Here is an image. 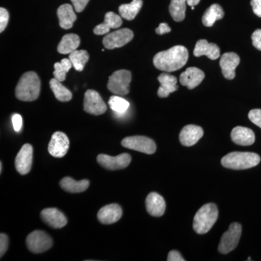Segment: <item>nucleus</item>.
I'll use <instances>...</instances> for the list:
<instances>
[{"mask_svg":"<svg viewBox=\"0 0 261 261\" xmlns=\"http://www.w3.org/2000/svg\"><path fill=\"white\" fill-rule=\"evenodd\" d=\"M233 143L241 146H250L255 142V136L253 130L247 127L237 126L231 133Z\"/></svg>","mask_w":261,"mask_h":261,"instance_id":"412c9836","label":"nucleus"},{"mask_svg":"<svg viewBox=\"0 0 261 261\" xmlns=\"http://www.w3.org/2000/svg\"><path fill=\"white\" fill-rule=\"evenodd\" d=\"M41 82L35 72L29 71L24 73L15 88V96L19 100L33 102L39 97L40 94Z\"/></svg>","mask_w":261,"mask_h":261,"instance_id":"f03ea898","label":"nucleus"},{"mask_svg":"<svg viewBox=\"0 0 261 261\" xmlns=\"http://www.w3.org/2000/svg\"><path fill=\"white\" fill-rule=\"evenodd\" d=\"M252 40L254 47L261 51V29H257L253 32Z\"/></svg>","mask_w":261,"mask_h":261,"instance_id":"4c0bfd02","label":"nucleus"},{"mask_svg":"<svg viewBox=\"0 0 261 261\" xmlns=\"http://www.w3.org/2000/svg\"><path fill=\"white\" fill-rule=\"evenodd\" d=\"M200 0H187V4L190 7L196 6L200 3Z\"/></svg>","mask_w":261,"mask_h":261,"instance_id":"37998d69","label":"nucleus"},{"mask_svg":"<svg viewBox=\"0 0 261 261\" xmlns=\"http://www.w3.org/2000/svg\"><path fill=\"white\" fill-rule=\"evenodd\" d=\"M32 162L33 147L29 144H25L15 158V168L20 174H27L32 169Z\"/></svg>","mask_w":261,"mask_h":261,"instance_id":"ddd939ff","label":"nucleus"},{"mask_svg":"<svg viewBox=\"0 0 261 261\" xmlns=\"http://www.w3.org/2000/svg\"><path fill=\"white\" fill-rule=\"evenodd\" d=\"M73 6L69 4L62 5L57 10V15L59 20V25L62 29H70L73 27L76 20V15Z\"/></svg>","mask_w":261,"mask_h":261,"instance_id":"b1692460","label":"nucleus"},{"mask_svg":"<svg viewBox=\"0 0 261 261\" xmlns=\"http://www.w3.org/2000/svg\"><path fill=\"white\" fill-rule=\"evenodd\" d=\"M9 21V13L4 8H0V32H3Z\"/></svg>","mask_w":261,"mask_h":261,"instance_id":"72a5a7b5","label":"nucleus"},{"mask_svg":"<svg viewBox=\"0 0 261 261\" xmlns=\"http://www.w3.org/2000/svg\"><path fill=\"white\" fill-rule=\"evenodd\" d=\"M70 142L65 134L56 132L51 136L50 142L48 145V152L55 158H63L68 152Z\"/></svg>","mask_w":261,"mask_h":261,"instance_id":"f8f14e48","label":"nucleus"},{"mask_svg":"<svg viewBox=\"0 0 261 261\" xmlns=\"http://www.w3.org/2000/svg\"><path fill=\"white\" fill-rule=\"evenodd\" d=\"M121 16L116 14L113 12H108L105 15L104 22L99 24L94 29L96 35H105L110 32L111 29L120 28L122 25Z\"/></svg>","mask_w":261,"mask_h":261,"instance_id":"aec40b11","label":"nucleus"},{"mask_svg":"<svg viewBox=\"0 0 261 261\" xmlns=\"http://www.w3.org/2000/svg\"><path fill=\"white\" fill-rule=\"evenodd\" d=\"M25 243L29 251L33 253H42L53 246V240L47 233L37 230L29 233Z\"/></svg>","mask_w":261,"mask_h":261,"instance_id":"0eeeda50","label":"nucleus"},{"mask_svg":"<svg viewBox=\"0 0 261 261\" xmlns=\"http://www.w3.org/2000/svg\"><path fill=\"white\" fill-rule=\"evenodd\" d=\"M8 243L9 240L8 236L5 233H2L0 234V256L3 257L8 250Z\"/></svg>","mask_w":261,"mask_h":261,"instance_id":"c9c22d12","label":"nucleus"},{"mask_svg":"<svg viewBox=\"0 0 261 261\" xmlns=\"http://www.w3.org/2000/svg\"><path fill=\"white\" fill-rule=\"evenodd\" d=\"M60 186L63 190L70 193H80L88 189L89 181L84 179L77 181L69 176H66L60 181Z\"/></svg>","mask_w":261,"mask_h":261,"instance_id":"a878e982","label":"nucleus"},{"mask_svg":"<svg viewBox=\"0 0 261 261\" xmlns=\"http://www.w3.org/2000/svg\"><path fill=\"white\" fill-rule=\"evenodd\" d=\"M84 110L89 114L99 116L106 112L107 106L97 92L89 89L84 95Z\"/></svg>","mask_w":261,"mask_h":261,"instance_id":"9d476101","label":"nucleus"},{"mask_svg":"<svg viewBox=\"0 0 261 261\" xmlns=\"http://www.w3.org/2000/svg\"><path fill=\"white\" fill-rule=\"evenodd\" d=\"M80 45V38L74 34H68L65 35L58 44V51L60 54H70Z\"/></svg>","mask_w":261,"mask_h":261,"instance_id":"393cba45","label":"nucleus"},{"mask_svg":"<svg viewBox=\"0 0 261 261\" xmlns=\"http://www.w3.org/2000/svg\"><path fill=\"white\" fill-rule=\"evenodd\" d=\"M110 107L113 110V112L116 113L117 116H121L125 114L127 110L129 108L130 104L128 101L123 99L119 96H112L108 102Z\"/></svg>","mask_w":261,"mask_h":261,"instance_id":"2f4dec72","label":"nucleus"},{"mask_svg":"<svg viewBox=\"0 0 261 261\" xmlns=\"http://www.w3.org/2000/svg\"><path fill=\"white\" fill-rule=\"evenodd\" d=\"M203 129L196 125H187L180 132L179 140L182 145L191 147L197 143L203 136Z\"/></svg>","mask_w":261,"mask_h":261,"instance_id":"2eb2a0df","label":"nucleus"},{"mask_svg":"<svg viewBox=\"0 0 261 261\" xmlns=\"http://www.w3.org/2000/svg\"><path fill=\"white\" fill-rule=\"evenodd\" d=\"M134 38V33L128 29H122L108 33L103 38V45L108 49L120 48L126 45Z\"/></svg>","mask_w":261,"mask_h":261,"instance_id":"1a4fd4ad","label":"nucleus"},{"mask_svg":"<svg viewBox=\"0 0 261 261\" xmlns=\"http://www.w3.org/2000/svg\"><path fill=\"white\" fill-rule=\"evenodd\" d=\"M158 80L161 84L158 90V95L161 98H166L169 94L178 90L177 79L174 75L163 73L158 77Z\"/></svg>","mask_w":261,"mask_h":261,"instance_id":"4be33fe9","label":"nucleus"},{"mask_svg":"<svg viewBox=\"0 0 261 261\" xmlns=\"http://www.w3.org/2000/svg\"><path fill=\"white\" fill-rule=\"evenodd\" d=\"M132 73L126 70L115 71L109 77L108 89L116 95L124 96L129 93Z\"/></svg>","mask_w":261,"mask_h":261,"instance_id":"39448f33","label":"nucleus"},{"mask_svg":"<svg viewBox=\"0 0 261 261\" xmlns=\"http://www.w3.org/2000/svg\"><path fill=\"white\" fill-rule=\"evenodd\" d=\"M70 1H71L72 4L73 5L75 12L82 13L85 9L86 7H87L89 0H70Z\"/></svg>","mask_w":261,"mask_h":261,"instance_id":"e433bc0d","label":"nucleus"},{"mask_svg":"<svg viewBox=\"0 0 261 261\" xmlns=\"http://www.w3.org/2000/svg\"><path fill=\"white\" fill-rule=\"evenodd\" d=\"M252 10L257 16L261 18V0H251L250 2Z\"/></svg>","mask_w":261,"mask_h":261,"instance_id":"ea45409f","label":"nucleus"},{"mask_svg":"<svg viewBox=\"0 0 261 261\" xmlns=\"http://www.w3.org/2000/svg\"><path fill=\"white\" fill-rule=\"evenodd\" d=\"M73 67L71 61L69 58H64L60 63H55V71L53 72L55 79L59 82H64L66 79V73L69 71L70 68Z\"/></svg>","mask_w":261,"mask_h":261,"instance_id":"473e14b6","label":"nucleus"},{"mask_svg":"<svg viewBox=\"0 0 261 261\" xmlns=\"http://www.w3.org/2000/svg\"><path fill=\"white\" fill-rule=\"evenodd\" d=\"M187 0H171L169 12L175 21L181 22L185 18Z\"/></svg>","mask_w":261,"mask_h":261,"instance_id":"c756f323","label":"nucleus"},{"mask_svg":"<svg viewBox=\"0 0 261 261\" xmlns=\"http://www.w3.org/2000/svg\"><path fill=\"white\" fill-rule=\"evenodd\" d=\"M242 234V226L239 223H232L223 234L218 250L222 254H228L238 246Z\"/></svg>","mask_w":261,"mask_h":261,"instance_id":"423d86ee","label":"nucleus"},{"mask_svg":"<svg viewBox=\"0 0 261 261\" xmlns=\"http://www.w3.org/2000/svg\"><path fill=\"white\" fill-rule=\"evenodd\" d=\"M97 163L106 169L116 171L126 168L130 164L132 158L127 153H122L116 157L100 154L97 156Z\"/></svg>","mask_w":261,"mask_h":261,"instance_id":"9b49d317","label":"nucleus"},{"mask_svg":"<svg viewBox=\"0 0 261 261\" xmlns=\"http://www.w3.org/2000/svg\"><path fill=\"white\" fill-rule=\"evenodd\" d=\"M224 16V12L222 8L219 5L214 4L204 13L202 19V23L205 27H211L214 25L216 20H221Z\"/></svg>","mask_w":261,"mask_h":261,"instance_id":"bb28decb","label":"nucleus"},{"mask_svg":"<svg viewBox=\"0 0 261 261\" xmlns=\"http://www.w3.org/2000/svg\"><path fill=\"white\" fill-rule=\"evenodd\" d=\"M142 0H133L129 4H123L118 8L121 18L127 20H132L135 18L142 8Z\"/></svg>","mask_w":261,"mask_h":261,"instance_id":"cd10ccee","label":"nucleus"},{"mask_svg":"<svg viewBox=\"0 0 261 261\" xmlns=\"http://www.w3.org/2000/svg\"><path fill=\"white\" fill-rule=\"evenodd\" d=\"M189 53L186 47L177 45L154 56L153 64L162 71L173 72L181 69L188 61Z\"/></svg>","mask_w":261,"mask_h":261,"instance_id":"f257e3e1","label":"nucleus"},{"mask_svg":"<svg viewBox=\"0 0 261 261\" xmlns=\"http://www.w3.org/2000/svg\"><path fill=\"white\" fill-rule=\"evenodd\" d=\"M219 217L217 206L214 203L205 204L201 207L194 218L193 228L196 233L205 234L208 232Z\"/></svg>","mask_w":261,"mask_h":261,"instance_id":"20e7f679","label":"nucleus"},{"mask_svg":"<svg viewBox=\"0 0 261 261\" xmlns=\"http://www.w3.org/2000/svg\"><path fill=\"white\" fill-rule=\"evenodd\" d=\"M12 121H13V128H14L15 132H19V130L21 129L22 117L20 115H13Z\"/></svg>","mask_w":261,"mask_h":261,"instance_id":"58836bf2","label":"nucleus"},{"mask_svg":"<svg viewBox=\"0 0 261 261\" xmlns=\"http://www.w3.org/2000/svg\"><path fill=\"white\" fill-rule=\"evenodd\" d=\"M240 63V58L234 53H224L220 60L222 74L226 80H233L235 77V70Z\"/></svg>","mask_w":261,"mask_h":261,"instance_id":"4468645a","label":"nucleus"},{"mask_svg":"<svg viewBox=\"0 0 261 261\" xmlns=\"http://www.w3.org/2000/svg\"><path fill=\"white\" fill-rule=\"evenodd\" d=\"M42 221L53 228H61L67 224L65 215L56 208H46L41 212Z\"/></svg>","mask_w":261,"mask_h":261,"instance_id":"6ab92c4d","label":"nucleus"},{"mask_svg":"<svg viewBox=\"0 0 261 261\" xmlns=\"http://www.w3.org/2000/svg\"><path fill=\"white\" fill-rule=\"evenodd\" d=\"M205 78V73L202 70L195 67H190L180 75L179 82L181 85L189 89H193L200 85Z\"/></svg>","mask_w":261,"mask_h":261,"instance_id":"f3484780","label":"nucleus"},{"mask_svg":"<svg viewBox=\"0 0 261 261\" xmlns=\"http://www.w3.org/2000/svg\"><path fill=\"white\" fill-rule=\"evenodd\" d=\"M121 145L126 148L143 153L152 154L156 151V145L152 139L144 136H133L123 139Z\"/></svg>","mask_w":261,"mask_h":261,"instance_id":"6e6552de","label":"nucleus"},{"mask_svg":"<svg viewBox=\"0 0 261 261\" xmlns=\"http://www.w3.org/2000/svg\"><path fill=\"white\" fill-rule=\"evenodd\" d=\"M146 208L150 216L161 217L166 211V202L162 196L156 192H151L146 198Z\"/></svg>","mask_w":261,"mask_h":261,"instance_id":"a211bd4d","label":"nucleus"},{"mask_svg":"<svg viewBox=\"0 0 261 261\" xmlns=\"http://www.w3.org/2000/svg\"><path fill=\"white\" fill-rule=\"evenodd\" d=\"M49 86L53 93H54L55 97L58 100L61 101V102H68L73 97V94L70 92L69 89H67L65 87L63 84H61V82L56 80V79H53L49 82Z\"/></svg>","mask_w":261,"mask_h":261,"instance_id":"c85d7f7f","label":"nucleus"},{"mask_svg":"<svg viewBox=\"0 0 261 261\" xmlns=\"http://www.w3.org/2000/svg\"><path fill=\"white\" fill-rule=\"evenodd\" d=\"M69 59L77 71H82L89 59L88 53L86 50H75L69 54Z\"/></svg>","mask_w":261,"mask_h":261,"instance_id":"7c9ffc66","label":"nucleus"},{"mask_svg":"<svg viewBox=\"0 0 261 261\" xmlns=\"http://www.w3.org/2000/svg\"><path fill=\"white\" fill-rule=\"evenodd\" d=\"M171 29L168 27L167 23H162L160 24L159 27L155 29L156 34L159 35H163L164 34L171 32Z\"/></svg>","mask_w":261,"mask_h":261,"instance_id":"79ce46f5","label":"nucleus"},{"mask_svg":"<svg viewBox=\"0 0 261 261\" xmlns=\"http://www.w3.org/2000/svg\"><path fill=\"white\" fill-rule=\"evenodd\" d=\"M260 162V157L254 152H233L221 159L224 168L233 170H245L255 167Z\"/></svg>","mask_w":261,"mask_h":261,"instance_id":"7ed1b4c3","label":"nucleus"},{"mask_svg":"<svg viewBox=\"0 0 261 261\" xmlns=\"http://www.w3.org/2000/svg\"><path fill=\"white\" fill-rule=\"evenodd\" d=\"M193 53L195 57L205 56L215 61L220 57V49L216 44L208 43L205 39H200L197 41Z\"/></svg>","mask_w":261,"mask_h":261,"instance_id":"5701e85b","label":"nucleus"},{"mask_svg":"<svg viewBox=\"0 0 261 261\" xmlns=\"http://www.w3.org/2000/svg\"><path fill=\"white\" fill-rule=\"evenodd\" d=\"M249 119L261 128V109H253L249 112Z\"/></svg>","mask_w":261,"mask_h":261,"instance_id":"f704fd0d","label":"nucleus"},{"mask_svg":"<svg viewBox=\"0 0 261 261\" xmlns=\"http://www.w3.org/2000/svg\"><path fill=\"white\" fill-rule=\"evenodd\" d=\"M123 211L118 204L104 206L97 214V219L102 224H112L121 219Z\"/></svg>","mask_w":261,"mask_h":261,"instance_id":"dca6fc26","label":"nucleus"},{"mask_svg":"<svg viewBox=\"0 0 261 261\" xmlns=\"http://www.w3.org/2000/svg\"><path fill=\"white\" fill-rule=\"evenodd\" d=\"M168 261H185V259L181 256V254L176 250H172L168 255Z\"/></svg>","mask_w":261,"mask_h":261,"instance_id":"a19ab883","label":"nucleus"},{"mask_svg":"<svg viewBox=\"0 0 261 261\" xmlns=\"http://www.w3.org/2000/svg\"><path fill=\"white\" fill-rule=\"evenodd\" d=\"M3 172V163H0V173Z\"/></svg>","mask_w":261,"mask_h":261,"instance_id":"c03bdc74","label":"nucleus"},{"mask_svg":"<svg viewBox=\"0 0 261 261\" xmlns=\"http://www.w3.org/2000/svg\"><path fill=\"white\" fill-rule=\"evenodd\" d=\"M191 8H192V10H193L194 9H195V6L191 7Z\"/></svg>","mask_w":261,"mask_h":261,"instance_id":"a18cd8bd","label":"nucleus"}]
</instances>
